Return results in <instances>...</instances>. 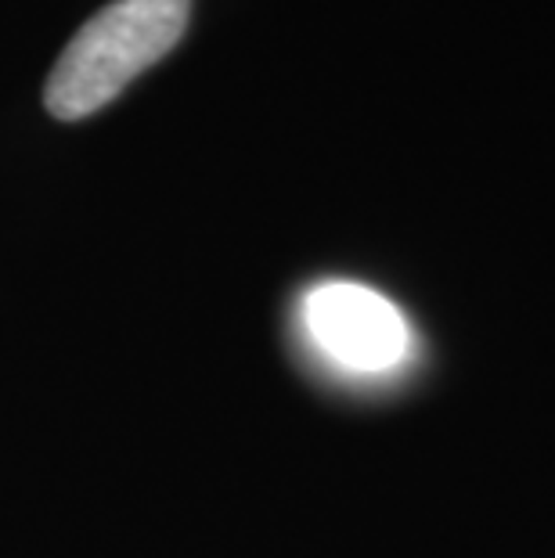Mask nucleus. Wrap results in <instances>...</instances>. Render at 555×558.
I'll return each mask as SVG.
<instances>
[{"instance_id":"nucleus-2","label":"nucleus","mask_w":555,"mask_h":558,"mask_svg":"<svg viewBox=\"0 0 555 558\" xmlns=\"http://www.w3.org/2000/svg\"><path fill=\"white\" fill-rule=\"evenodd\" d=\"M303 320L314 347L347 372H389L411 347L405 314L386 295L358 281L317 284L303 303Z\"/></svg>"},{"instance_id":"nucleus-1","label":"nucleus","mask_w":555,"mask_h":558,"mask_svg":"<svg viewBox=\"0 0 555 558\" xmlns=\"http://www.w3.org/2000/svg\"><path fill=\"white\" fill-rule=\"evenodd\" d=\"M192 0H112L76 29L44 87L55 120H84L120 98L184 37Z\"/></svg>"}]
</instances>
